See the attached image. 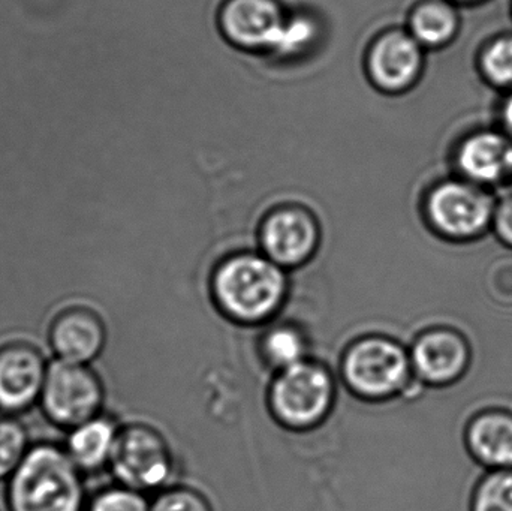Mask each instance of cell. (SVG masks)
I'll return each mask as SVG.
<instances>
[{
	"instance_id": "obj_1",
	"label": "cell",
	"mask_w": 512,
	"mask_h": 511,
	"mask_svg": "<svg viewBox=\"0 0 512 511\" xmlns=\"http://www.w3.org/2000/svg\"><path fill=\"white\" fill-rule=\"evenodd\" d=\"M81 471L65 449L53 444L30 447L8 479V511H83Z\"/></svg>"
},
{
	"instance_id": "obj_2",
	"label": "cell",
	"mask_w": 512,
	"mask_h": 511,
	"mask_svg": "<svg viewBox=\"0 0 512 511\" xmlns=\"http://www.w3.org/2000/svg\"><path fill=\"white\" fill-rule=\"evenodd\" d=\"M222 305L242 320H261L282 300L285 279L273 261L246 255L225 264L216 279Z\"/></svg>"
},
{
	"instance_id": "obj_3",
	"label": "cell",
	"mask_w": 512,
	"mask_h": 511,
	"mask_svg": "<svg viewBox=\"0 0 512 511\" xmlns=\"http://www.w3.org/2000/svg\"><path fill=\"white\" fill-rule=\"evenodd\" d=\"M102 399L101 381L89 365L63 360L48 365L39 405L53 425L71 431L95 419Z\"/></svg>"
},
{
	"instance_id": "obj_4",
	"label": "cell",
	"mask_w": 512,
	"mask_h": 511,
	"mask_svg": "<svg viewBox=\"0 0 512 511\" xmlns=\"http://www.w3.org/2000/svg\"><path fill=\"white\" fill-rule=\"evenodd\" d=\"M427 218L432 227L450 242H474L492 227L495 204L477 186L447 182L427 198Z\"/></svg>"
},
{
	"instance_id": "obj_5",
	"label": "cell",
	"mask_w": 512,
	"mask_h": 511,
	"mask_svg": "<svg viewBox=\"0 0 512 511\" xmlns=\"http://www.w3.org/2000/svg\"><path fill=\"white\" fill-rule=\"evenodd\" d=\"M411 357L387 339H369L352 348L345 371L361 395L385 398L402 390L411 374Z\"/></svg>"
},
{
	"instance_id": "obj_6",
	"label": "cell",
	"mask_w": 512,
	"mask_h": 511,
	"mask_svg": "<svg viewBox=\"0 0 512 511\" xmlns=\"http://www.w3.org/2000/svg\"><path fill=\"white\" fill-rule=\"evenodd\" d=\"M289 11L280 0H227L219 14V26L234 47L273 53Z\"/></svg>"
},
{
	"instance_id": "obj_7",
	"label": "cell",
	"mask_w": 512,
	"mask_h": 511,
	"mask_svg": "<svg viewBox=\"0 0 512 511\" xmlns=\"http://www.w3.org/2000/svg\"><path fill=\"white\" fill-rule=\"evenodd\" d=\"M333 386L316 366L298 363L285 369L274 384L273 404L277 414L292 425H310L321 419L330 407Z\"/></svg>"
},
{
	"instance_id": "obj_8",
	"label": "cell",
	"mask_w": 512,
	"mask_h": 511,
	"mask_svg": "<svg viewBox=\"0 0 512 511\" xmlns=\"http://www.w3.org/2000/svg\"><path fill=\"white\" fill-rule=\"evenodd\" d=\"M412 369L429 386L447 387L459 383L468 374L472 348L457 330H429L415 342L411 354Z\"/></svg>"
},
{
	"instance_id": "obj_9",
	"label": "cell",
	"mask_w": 512,
	"mask_h": 511,
	"mask_svg": "<svg viewBox=\"0 0 512 511\" xmlns=\"http://www.w3.org/2000/svg\"><path fill=\"white\" fill-rule=\"evenodd\" d=\"M421 62L420 42L402 29H390L370 45L366 71L376 89L396 95L417 80Z\"/></svg>"
},
{
	"instance_id": "obj_10",
	"label": "cell",
	"mask_w": 512,
	"mask_h": 511,
	"mask_svg": "<svg viewBox=\"0 0 512 511\" xmlns=\"http://www.w3.org/2000/svg\"><path fill=\"white\" fill-rule=\"evenodd\" d=\"M48 365L32 345L14 342L0 348V410L23 413L39 402Z\"/></svg>"
},
{
	"instance_id": "obj_11",
	"label": "cell",
	"mask_w": 512,
	"mask_h": 511,
	"mask_svg": "<svg viewBox=\"0 0 512 511\" xmlns=\"http://www.w3.org/2000/svg\"><path fill=\"white\" fill-rule=\"evenodd\" d=\"M114 473L129 488H156L168 476V456L158 435L134 428L117 437L111 456Z\"/></svg>"
},
{
	"instance_id": "obj_12",
	"label": "cell",
	"mask_w": 512,
	"mask_h": 511,
	"mask_svg": "<svg viewBox=\"0 0 512 511\" xmlns=\"http://www.w3.org/2000/svg\"><path fill=\"white\" fill-rule=\"evenodd\" d=\"M48 342L56 360L89 365L104 350V323L90 309H65L51 323Z\"/></svg>"
},
{
	"instance_id": "obj_13",
	"label": "cell",
	"mask_w": 512,
	"mask_h": 511,
	"mask_svg": "<svg viewBox=\"0 0 512 511\" xmlns=\"http://www.w3.org/2000/svg\"><path fill=\"white\" fill-rule=\"evenodd\" d=\"M318 239L315 219L303 207L286 206L268 216L262 230L265 249L273 261L285 266L309 257Z\"/></svg>"
},
{
	"instance_id": "obj_14",
	"label": "cell",
	"mask_w": 512,
	"mask_h": 511,
	"mask_svg": "<svg viewBox=\"0 0 512 511\" xmlns=\"http://www.w3.org/2000/svg\"><path fill=\"white\" fill-rule=\"evenodd\" d=\"M471 458L487 471L512 470V413L489 408L469 420L463 434Z\"/></svg>"
},
{
	"instance_id": "obj_15",
	"label": "cell",
	"mask_w": 512,
	"mask_h": 511,
	"mask_svg": "<svg viewBox=\"0 0 512 511\" xmlns=\"http://www.w3.org/2000/svg\"><path fill=\"white\" fill-rule=\"evenodd\" d=\"M113 423L101 417L71 429L65 450L80 471H95L111 461L117 441Z\"/></svg>"
},
{
	"instance_id": "obj_16",
	"label": "cell",
	"mask_w": 512,
	"mask_h": 511,
	"mask_svg": "<svg viewBox=\"0 0 512 511\" xmlns=\"http://www.w3.org/2000/svg\"><path fill=\"white\" fill-rule=\"evenodd\" d=\"M512 147L496 134L471 138L460 153V164L472 179L495 182L510 170Z\"/></svg>"
},
{
	"instance_id": "obj_17",
	"label": "cell",
	"mask_w": 512,
	"mask_h": 511,
	"mask_svg": "<svg viewBox=\"0 0 512 511\" xmlns=\"http://www.w3.org/2000/svg\"><path fill=\"white\" fill-rule=\"evenodd\" d=\"M454 29H456V15L453 9L444 3H423L412 12L411 35L420 44H442L451 38Z\"/></svg>"
},
{
	"instance_id": "obj_18",
	"label": "cell",
	"mask_w": 512,
	"mask_h": 511,
	"mask_svg": "<svg viewBox=\"0 0 512 511\" xmlns=\"http://www.w3.org/2000/svg\"><path fill=\"white\" fill-rule=\"evenodd\" d=\"M471 511H512V470L486 471L472 492Z\"/></svg>"
},
{
	"instance_id": "obj_19",
	"label": "cell",
	"mask_w": 512,
	"mask_h": 511,
	"mask_svg": "<svg viewBox=\"0 0 512 511\" xmlns=\"http://www.w3.org/2000/svg\"><path fill=\"white\" fill-rule=\"evenodd\" d=\"M29 450L24 426L14 419H0V482H8Z\"/></svg>"
},
{
	"instance_id": "obj_20",
	"label": "cell",
	"mask_w": 512,
	"mask_h": 511,
	"mask_svg": "<svg viewBox=\"0 0 512 511\" xmlns=\"http://www.w3.org/2000/svg\"><path fill=\"white\" fill-rule=\"evenodd\" d=\"M268 357L274 365L288 369L303 359L304 345L297 333L288 329H277L268 335L265 342Z\"/></svg>"
},
{
	"instance_id": "obj_21",
	"label": "cell",
	"mask_w": 512,
	"mask_h": 511,
	"mask_svg": "<svg viewBox=\"0 0 512 511\" xmlns=\"http://www.w3.org/2000/svg\"><path fill=\"white\" fill-rule=\"evenodd\" d=\"M87 511H150V507L134 489H110L96 495Z\"/></svg>"
},
{
	"instance_id": "obj_22",
	"label": "cell",
	"mask_w": 512,
	"mask_h": 511,
	"mask_svg": "<svg viewBox=\"0 0 512 511\" xmlns=\"http://www.w3.org/2000/svg\"><path fill=\"white\" fill-rule=\"evenodd\" d=\"M487 74L499 84L512 83V38H504L492 45L484 59Z\"/></svg>"
},
{
	"instance_id": "obj_23",
	"label": "cell",
	"mask_w": 512,
	"mask_h": 511,
	"mask_svg": "<svg viewBox=\"0 0 512 511\" xmlns=\"http://www.w3.org/2000/svg\"><path fill=\"white\" fill-rule=\"evenodd\" d=\"M150 511H212L209 504L195 494L189 491L168 492L156 500V503L150 507Z\"/></svg>"
},
{
	"instance_id": "obj_24",
	"label": "cell",
	"mask_w": 512,
	"mask_h": 511,
	"mask_svg": "<svg viewBox=\"0 0 512 511\" xmlns=\"http://www.w3.org/2000/svg\"><path fill=\"white\" fill-rule=\"evenodd\" d=\"M492 227L499 242L512 251V198L495 210Z\"/></svg>"
},
{
	"instance_id": "obj_25",
	"label": "cell",
	"mask_w": 512,
	"mask_h": 511,
	"mask_svg": "<svg viewBox=\"0 0 512 511\" xmlns=\"http://www.w3.org/2000/svg\"><path fill=\"white\" fill-rule=\"evenodd\" d=\"M505 119H507L508 126L512 131V98L508 102L507 108H505Z\"/></svg>"
},
{
	"instance_id": "obj_26",
	"label": "cell",
	"mask_w": 512,
	"mask_h": 511,
	"mask_svg": "<svg viewBox=\"0 0 512 511\" xmlns=\"http://www.w3.org/2000/svg\"><path fill=\"white\" fill-rule=\"evenodd\" d=\"M510 170L512 171V153H511Z\"/></svg>"
}]
</instances>
